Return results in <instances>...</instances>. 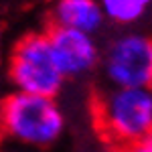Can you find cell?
Returning <instances> with one entry per match:
<instances>
[{
    "label": "cell",
    "mask_w": 152,
    "mask_h": 152,
    "mask_svg": "<svg viewBox=\"0 0 152 152\" xmlns=\"http://www.w3.org/2000/svg\"><path fill=\"white\" fill-rule=\"evenodd\" d=\"M102 61L110 87H150L152 43L142 33H124L110 41Z\"/></svg>",
    "instance_id": "obj_4"
},
{
    "label": "cell",
    "mask_w": 152,
    "mask_h": 152,
    "mask_svg": "<svg viewBox=\"0 0 152 152\" xmlns=\"http://www.w3.org/2000/svg\"><path fill=\"white\" fill-rule=\"evenodd\" d=\"M105 18L97 0H59L53 10V26L79 31L94 37Z\"/></svg>",
    "instance_id": "obj_6"
},
{
    "label": "cell",
    "mask_w": 152,
    "mask_h": 152,
    "mask_svg": "<svg viewBox=\"0 0 152 152\" xmlns=\"http://www.w3.org/2000/svg\"><path fill=\"white\" fill-rule=\"evenodd\" d=\"M45 35L55 65L65 79H81L99 65L102 51L91 35L61 26H51Z\"/></svg>",
    "instance_id": "obj_5"
},
{
    "label": "cell",
    "mask_w": 152,
    "mask_h": 152,
    "mask_svg": "<svg viewBox=\"0 0 152 152\" xmlns=\"http://www.w3.org/2000/svg\"><path fill=\"white\" fill-rule=\"evenodd\" d=\"M0 132L23 148H49L65 132V114L53 97L14 91L0 102Z\"/></svg>",
    "instance_id": "obj_1"
},
{
    "label": "cell",
    "mask_w": 152,
    "mask_h": 152,
    "mask_svg": "<svg viewBox=\"0 0 152 152\" xmlns=\"http://www.w3.org/2000/svg\"><path fill=\"white\" fill-rule=\"evenodd\" d=\"M122 152H152V140L146 138V140H142V142H136L132 146L122 148Z\"/></svg>",
    "instance_id": "obj_8"
},
{
    "label": "cell",
    "mask_w": 152,
    "mask_h": 152,
    "mask_svg": "<svg viewBox=\"0 0 152 152\" xmlns=\"http://www.w3.org/2000/svg\"><path fill=\"white\" fill-rule=\"evenodd\" d=\"M4 152H37V150H31V148H10V150H4Z\"/></svg>",
    "instance_id": "obj_9"
},
{
    "label": "cell",
    "mask_w": 152,
    "mask_h": 152,
    "mask_svg": "<svg viewBox=\"0 0 152 152\" xmlns=\"http://www.w3.org/2000/svg\"><path fill=\"white\" fill-rule=\"evenodd\" d=\"M97 4L105 20L122 26L136 24L146 12V4L142 0H97Z\"/></svg>",
    "instance_id": "obj_7"
},
{
    "label": "cell",
    "mask_w": 152,
    "mask_h": 152,
    "mask_svg": "<svg viewBox=\"0 0 152 152\" xmlns=\"http://www.w3.org/2000/svg\"><path fill=\"white\" fill-rule=\"evenodd\" d=\"M142 2H144V4H146V6H148V4H150V0H142Z\"/></svg>",
    "instance_id": "obj_10"
},
{
    "label": "cell",
    "mask_w": 152,
    "mask_h": 152,
    "mask_svg": "<svg viewBox=\"0 0 152 152\" xmlns=\"http://www.w3.org/2000/svg\"><path fill=\"white\" fill-rule=\"evenodd\" d=\"M8 75L16 91L28 95L55 99L65 85V77L55 65L45 33H31L14 45Z\"/></svg>",
    "instance_id": "obj_3"
},
{
    "label": "cell",
    "mask_w": 152,
    "mask_h": 152,
    "mask_svg": "<svg viewBox=\"0 0 152 152\" xmlns=\"http://www.w3.org/2000/svg\"><path fill=\"white\" fill-rule=\"evenodd\" d=\"M95 124L105 140L126 148L150 138V87H110L95 97Z\"/></svg>",
    "instance_id": "obj_2"
}]
</instances>
